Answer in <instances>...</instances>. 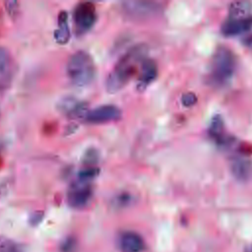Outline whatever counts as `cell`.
Here are the masks:
<instances>
[{"label":"cell","instance_id":"ac0fdd59","mask_svg":"<svg viewBox=\"0 0 252 252\" xmlns=\"http://www.w3.org/2000/svg\"><path fill=\"white\" fill-rule=\"evenodd\" d=\"M98 169L95 167H88L79 172L78 179L85 180V181H91L94 177H95L98 173Z\"/></svg>","mask_w":252,"mask_h":252},{"label":"cell","instance_id":"e0dca14e","mask_svg":"<svg viewBox=\"0 0 252 252\" xmlns=\"http://www.w3.org/2000/svg\"><path fill=\"white\" fill-rule=\"evenodd\" d=\"M223 128V122L220 116L217 115L212 119L211 125H210V133L212 136H214L216 139H220L221 132Z\"/></svg>","mask_w":252,"mask_h":252},{"label":"cell","instance_id":"7402d4cb","mask_svg":"<svg viewBox=\"0 0 252 252\" xmlns=\"http://www.w3.org/2000/svg\"><path fill=\"white\" fill-rule=\"evenodd\" d=\"M96 159H97V155H96V153H95V151L94 150H89L87 153H86V155H85V157H84V161L86 162V163H94V161H96Z\"/></svg>","mask_w":252,"mask_h":252},{"label":"cell","instance_id":"8992f818","mask_svg":"<svg viewBox=\"0 0 252 252\" xmlns=\"http://www.w3.org/2000/svg\"><path fill=\"white\" fill-rule=\"evenodd\" d=\"M121 117L120 109L112 104H104L87 111L84 118L87 122L99 124L117 120Z\"/></svg>","mask_w":252,"mask_h":252},{"label":"cell","instance_id":"ffe728a7","mask_svg":"<svg viewBox=\"0 0 252 252\" xmlns=\"http://www.w3.org/2000/svg\"><path fill=\"white\" fill-rule=\"evenodd\" d=\"M181 101H182L183 105H185V106H192L193 104L196 103L197 97H196L195 94H193V93H187V94H184L182 95Z\"/></svg>","mask_w":252,"mask_h":252},{"label":"cell","instance_id":"6da1fadb","mask_svg":"<svg viewBox=\"0 0 252 252\" xmlns=\"http://www.w3.org/2000/svg\"><path fill=\"white\" fill-rule=\"evenodd\" d=\"M145 54L146 48L141 45L134 46L124 54L106 78V91L110 94L120 91L133 76L138 64L144 62Z\"/></svg>","mask_w":252,"mask_h":252},{"label":"cell","instance_id":"603a6c76","mask_svg":"<svg viewBox=\"0 0 252 252\" xmlns=\"http://www.w3.org/2000/svg\"><path fill=\"white\" fill-rule=\"evenodd\" d=\"M41 218H42V213H41V212L33 213V214L32 215V217H31V222H32V224H36V223H38V222L40 221Z\"/></svg>","mask_w":252,"mask_h":252},{"label":"cell","instance_id":"30bf717a","mask_svg":"<svg viewBox=\"0 0 252 252\" xmlns=\"http://www.w3.org/2000/svg\"><path fill=\"white\" fill-rule=\"evenodd\" d=\"M118 247L121 252H142L145 249V242L139 233L124 231L118 237Z\"/></svg>","mask_w":252,"mask_h":252},{"label":"cell","instance_id":"7a4b0ae2","mask_svg":"<svg viewBox=\"0 0 252 252\" xmlns=\"http://www.w3.org/2000/svg\"><path fill=\"white\" fill-rule=\"evenodd\" d=\"M66 74L69 81L76 87L90 85L95 75V66L92 56L83 50L73 53L67 61Z\"/></svg>","mask_w":252,"mask_h":252},{"label":"cell","instance_id":"52a82bcc","mask_svg":"<svg viewBox=\"0 0 252 252\" xmlns=\"http://www.w3.org/2000/svg\"><path fill=\"white\" fill-rule=\"evenodd\" d=\"M14 62L9 51L0 46V92L9 89L14 78Z\"/></svg>","mask_w":252,"mask_h":252},{"label":"cell","instance_id":"9c48e42d","mask_svg":"<svg viewBox=\"0 0 252 252\" xmlns=\"http://www.w3.org/2000/svg\"><path fill=\"white\" fill-rule=\"evenodd\" d=\"M252 29V16L246 18H228L221 26V33L234 36Z\"/></svg>","mask_w":252,"mask_h":252},{"label":"cell","instance_id":"277c9868","mask_svg":"<svg viewBox=\"0 0 252 252\" xmlns=\"http://www.w3.org/2000/svg\"><path fill=\"white\" fill-rule=\"evenodd\" d=\"M93 197V187L91 181L78 179L74 181L67 191V202L74 209H83Z\"/></svg>","mask_w":252,"mask_h":252},{"label":"cell","instance_id":"5b68a950","mask_svg":"<svg viewBox=\"0 0 252 252\" xmlns=\"http://www.w3.org/2000/svg\"><path fill=\"white\" fill-rule=\"evenodd\" d=\"M96 21L95 8L92 3H81L74 10V23L79 32H86Z\"/></svg>","mask_w":252,"mask_h":252},{"label":"cell","instance_id":"44dd1931","mask_svg":"<svg viewBox=\"0 0 252 252\" xmlns=\"http://www.w3.org/2000/svg\"><path fill=\"white\" fill-rule=\"evenodd\" d=\"M75 245H76V241L74 238L69 237L66 238L61 245V250L62 252H72L75 249Z\"/></svg>","mask_w":252,"mask_h":252},{"label":"cell","instance_id":"7c38bea8","mask_svg":"<svg viewBox=\"0 0 252 252\" xmlns=\"http://www.w3.org/2000/svg\"><path fill=\"white\" fill-rule=\"evenodd\" d=\"M232 175L239 181L246 182L252 178V160L246 157H235L230 163Z\"/></svg>","mask_w":252,"mask_h":252},{"label":"cell","instance_id":"d4e9b609","mask_svg":"<svg viewBox=\"0 0 252 252\" xmlns=\"http://www.w3.org/2000/svg\"><path fill=\"white\" fill-rule=\"evenodd\" d=\"M244 252H252V244H249L248 246H246Z\"/></svg>","mask_w":252,"mask_h":252},{"label":"cell","instance_id":"8fae6325","mask_svg":"<svg viewBox=\"0 0 252 252\" xmlns=\"http://www.w3.org/2000/svg\"><path fill=\"white\" fill-rule=\"evenodd\" d=\"M57 107L62 114L68 117H84L87 113L85 103L73 96L62 97Z\"/></svg>","mask_w":252,"mask_h":252},{"label":"cell","instance_id":"cb8c5ba5","mask_svg":"<svg viewBox=\"0 0 252 252\" xmlns=\"http://www.w3.org/2000/svg\"><path fill=\"white\" fill-rule=\"evenodd\" d=\"M243 42H244V44H245L246 46H248L249 48L252 49V35H250V36H248V37H245Z\"/></svg>","mask_w":252,"mask_h":252},{"label":"cell","instance_id":"ba28073f","mask_svg":"<svg viewBox=\"0 0 252 252\" xmlns=\"http://www.w3.org/2000/svg\"><path fill=\"white\" fill-rule=\"evenodd\" d=\"M124 10L130 16L145 18L158 12L159 6L157 3L149 1H128L123 4Z\"/></svg>","mask_w":252,"mask_h":252},{"label":"cell","instance_id":"9a60e30c","mask_svg":"<svg viewBox=\"0 0 252 252\" xmlns=\"http://www.w3.org/2000/svg\"><path fill=\"white\" fill-rule=\"evenodd\" d=\"M251 5L248 2H235L230 6V18H246L250 16Z\"/></svg>","mask_w":252,"mask_h":252},{"label":"cell","instance_id":"4fadbf2b","mask_svg":"<svg viewBox=\"0 0 252 252\" xmlns=\"http://www.w3.org/2000/svg\"><path fill=\"white\" fill-rule=\"evenodd\" d=\"M157 75H158V68L156 63L150 59L144 60L141 67L138 87L141 89H145L157 78Z\"/></svg>","mask_w":252,"mask_h":252},{"label":"cell","instance_id":"5bb4252c","mask_svg":"<svg viewBox=\"0 0 252 252\" xmlns=\"http://www.w3.org/2000/svg\"><path fill=\"white\" fill-rule=\"evenodd\" d=\"M70 27L68 23V14L62 11L58 16V26L54 32V38L59 44H66L70 39Z\"/></svg>","mask_w":252,"mask_h":252},{"label":"cell","instance_id":"2e32d148","mask_svg":"<svg viewBox=\"0 0 252 252\" xmlns=\"http://www.w3.org/2000/svg\"><path fill=\"white\" fill-rule=\"evenodd\" d=\"M0 252H24V249L16 241L0 236Z\"/></svg>","mask_w":252,"mask_h":252},{"label":"cell","instance_id":"3957f363","mask_svg":"<svg viewBox=\"0 0 252 252\" xmlns=\"http://www.w3.org/2000/svg\"><path fill=\"white\" fill-rule=\"evenodd\" d=\"M235 65L233 53L227 47H219L211 63L210 78L212 83L216 86L226 85L234 74Z\"/></svg>","mask_w":252,"mask_h":252},{"label":"cell","instance_id":"d6986e66","mask_svg":"<svg viewBox=\"0 0 252 252\" xmlns=\"http://www.w3.org/2000/svg\"><path fill=\"white\" fill-rule=\"evenodd\" d=\"M5 7H6V11H7L8 15L11 18H15L18 15L19 3L17 1H7L5 3Z\"/></svg>","mask_w":252,"mask_h":252}]
</instances>
